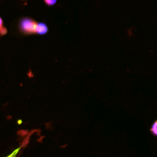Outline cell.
Listing matches in <instances>:
<instances>
[{
  "label": "cell",
  "mask_w": 157,
  "mask_h": 157,
  "mask_svg": "<svg viewBox=\"0 0 157 157\" xmlns=\"http://www.w3.org/2000/svg\"><path fill=\"white\" fill-rule=\"evenodd\" d=\"M44 2L46 3V5L48 6H52L54 5H55L57 3L58 0H44Z\"/></svg>",
  "instance_id": "5b68a950"
},
{
  "label": "cell",
  "mask_w": 157,
  "mask_h": 157,
  "mask_svg": "<svg viewBox=\"0 0 157 157\" xmlns=\"http://www.w3.org/2000/svg\"><path fill=\"white\" fill-rule=\"evenodd\" d=\"M36 21L28 17L21 18L18 23V29L25 35H33L36 33Z\"/></svg>",
  "instance_id": "6da1fadb"
},
{
  "label": "cell",
  "mask_w": 157,
  "mask_h": 157,
  "mask_svg": "<svg viewBox=\"0 0 157 157\" xmlns=\"http://www.w3.org/2000/svg\"><path fill=\"white\" fill-rule=\"evenodd\" d=\"M150 131H151V133H153L154 136H157V121H156L153 123V124L151 127V129H150Z\"/></svg>",
  "instance_id": "277c9868"
},
{
  "label": "cell",
  "mask_w": 157,
  "mask_h": 157,
  "mask_svg": "<svg viewBox=\"0 0 157 157\" xmlns=\"http://www.w3.org/2000/svg\"><path fill=\"white\" fill-rule=\"evenodd\" d=\"M48 29L47 25L44 24V22H38L37 23L36 26V33L38 35H45L48 32Z\"/></svg>",
  "instance_id": "7a4b0ae2"
},
{
  "label": "cell",
  "mask_w": 157,
  "mask_h": 157,
  "mask_svg": "<svg viewBox=\"0 0 157 157\" xmlns=\"http://www.w3.org/2000/svg\"><path fill=\"white\" fill-rule=\"evenodd\" d=\"M20 149H21L20 147H19V148L16 149V150H14V151L12 152V153H11L10 155H9V156H6V157H17V155H18V152H19Z\"/></svg>",
  "instance_id": "8992f818"
},
{
  "label": "cell",
  "mask_w": 157,
  "mask_h": 157,
  "mask_svg": "<svg viewBox=\"0 0 157 157\" xmlns=\"http://www.w3.org/2000/svg\"><path fill=\"white\" fill-rule=\"evenodd\" d=\"M7 33V29L3 26V21L0 17V35H4Z\"/></svg>",
  "instance_id": "3957f363"
}]
</instances>
